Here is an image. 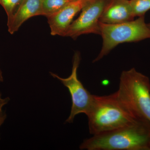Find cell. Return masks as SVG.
I'll return each mask as SVG.
<instances>
[{"label": "cell", "mask_w": 150, "mask_h": 150, "mask_svg": "<svg viewBox=\"0 0 150 150\" xmlns=\"http://www.w3.org/2000/svg\"><path fill=\"white\" fill-rule=\"evenodd\" d=\"M79 148L86 150H150V123L137 119L121 128L86 139Z\"/></svg>", "instance_id": "6da1fadb"}, {"label": "cell", "mask_w": 150, "mask_h": 150, "mask_svg": "<svg viewBox=\"0 0 150 150\" xmlns=\"http://www.w3.org/2000/svg\"><path fill=\"white\" fill-rule=\"evenodd\" d=\"M89 132L93 136L113 131L130 124L138 118L121 103L116 92L108 95L93 96L86 115Z\"/></svg>", "instance_id": "7a4b0ae2"}, {"label": "cell", "mask_w": 150, "mask_h": 150, "mask_svg": "<svg viewBox=\"0 0 150 150\" xmlns=\"http://www.w3.org/2000/svg\"><path fill=\"white\" fill-rule=\"evenodd\" d=\"M121 103L134 117L150 123V81L135 68L122 72L116 91Z\"/></svg>", "instance_id": "3957f363"}, {"label": "cell", "mask_w": 150, "mask_h": 150, "mask_svg": "<svg viewBox=\"0 0 150 150\" xmlns=\"http://www.w3.org/2000/svg\"><path fill=\"white\" fill-rule=\"evenodd\" d=\"M100 32L103 38L102 47L93 62L102 59L120 43L138 42L150 38V29L145 23L144 16L136 20L118 24L100 22Z\"/></svg>", "instance_id": "277c9868"}, {"label": "cell", "mask_w": 150, "mask_h": 150, "mask_svg": "<svg viewBox=\"0 0 150 150\" xmlns=\"http://www.w3.org/2000/svg\"><path fill=\"white\" fill-rule=\"evenodd\" d=\"M81 59L80 53L76 52L73 57L71 74L68 78H62L56 74L50 72L52 76L61 81L68 89L71 96L72 106L71 113L65 121L66 123H73L75 116L80 113H85L86 115L93 100V95L91 94L78 79L77 71Z\"/></svg>", "instance_id": "5b68a950"}, {"label": "cell", "mask_w": 150, "mask_h": 150, "mask_svg": "<svg viewBox=\"0 0 150 150\" xmlns=\"http://www.w3.org/2000/svg\"><path fill=\"white\" fill-rule=\"evenodd\" d=\"M109 0H86L80 15L72 23L65 36L76 39L83 34H99L100 18Z\"/></svg>", "instance_id": "8992f818"}, {"label": "cell", "mask_w": 150, "mask_h": 150, "mask_svg": "<svg viewBox=\"0 0 150 150\" xmlns=\"http://www.w3.org/2000/svg\"><path fill=\"white\" fill-rule=\"evenodd\" d=\"M86 0L70 2L62 9L48 17L51 35L65 36L75 16L81 10Z\"/></svg>", "instance_id": "52a82bcc"}, {"label": "cell", "mask_w": 150, "mask_h": 150, "mask_svg": "<svg viewBox=\"0 0 150 150\" xmlns=\"http://www.w3.org/2000/svg\"><path fill=\"white\" fill-rule=\"evenodd\" d=\"M129 0H109L100 18L107 24H118L134 20Z\"/></svg>", "instance_id": "ba28073f"}, {"label": "cell", "mask_w": 150, "mask_h": 150, "mask_svg": "<svg viewBox=\"0 0 150 150\" xmlns=\"http://www.w3.org/2000/svg\"><path fill=\"white\" fill-rule=\"evenodd\" d=\"M41 2L42 0H22L13 16L8 21V32L13 34L28 19L42 15Z\"/></svg>", "instance_id": "9c48e42d"}, {"label": "cell", "mask_w": 150, "mask_h": 150, "mask_svg": "<svg viewBox=\"0 0 150 150\" xmlns=\"http://www.w3.org/2000/svg\"><path fill=\"white\" fill-rule=\"evenodd\" d=\"M69 2V0H42V15L48 18L62 9Z\"/></svg>", "instance_id": "30bf717a"}, {"label": "cell", "mask_w": 150, "mask_h": 150, "mask_svg": "<svg viewBox=\"0 0 150 150\" xmlns=\"http://www.w3.org/2000/svg\"><path fill=\"white\" fill-rule=\"evenodd\" d=\"M132 12L134 16H142L150 9V0H130Z\"/></svg>", "instance_id": "8fae6325"}, {"label": "cell", "mask_w": 150, "mask_h": 150, "mask_svg": "<svg viewBox=\"0 0 150 150\" xmlns=\"http://www.w3.org/2000/svg\"><path fill=\"white\" fill-rule=\"evenodd\" d=\"M22 0H0V4L4 9L8 16V21L10 20L21 3Z\"/></svg>", "instance_id": "7c38bea8"}, {"label": "cell", "mask_w": 150, "mask_h": 150, "mask_svg": "<svg viewBox=\"0 0 150 150\" xmlns=\"http://www.w3.org/2000/svg\"><path fill=\"white\" fill-rule=\"evenodd\" d=\"M10 100V98L9 97L3 98L1 93H0V127L3 125L7 118L6 113L5 111L3 110V107L7 104L9 102Z\"/></svg>", "instance_id": "4fadbf2b"}, {"label": "cell", "mask_w": 150, "mask_h": 150, "mask_svg": "<svg viewBox=\"0 0 150 150\" xmlns=\"http://www.w3.org/2000/svg\"><path fill=\"white\" fill-rule=\"evenodd\" d=\"M4 81V77H3L2 72L0 69V82H3Z\"/></svg>", "instance_id": "5bb4252c"}, {"label": "cell", "mask_w": 150, "mask_h": 150, "mask_svg": "<svg viewBox=\"0 0 150 150\" xmlns=\"http://www.w3.org/2000/svg\"><path fill=\"white\" fill-rule=\"evenodd\" d=\"M69 2H73V1H79V0H69Z\"/></svg>", "instance_id": "9a60e30c"}, {"label": "cell", "mask_w": 150, "mask_h": 150, "mask_svg": "<svg viewBox=\"0 0 150 150\" xmlns=\"http://www.w3.org/2000/svg\"><path fill=\"white\" fill-rule=\"evenodd\" d=\"M147 25L148 26V27H149V28L150 29V23H149V24H147Z\"/></svg>", "instance_id": "2e32d148"}]
</instances>
